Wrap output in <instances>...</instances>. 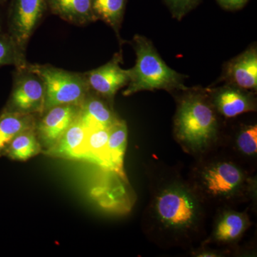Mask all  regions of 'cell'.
<instances>
[{
    "label": "cell",
    "mask_w": 257,
    "mask_h": 257,
    "mask_svg": "<svg viewBox=\"0 0 257 257\" xmlns=\"http://www.w3.org/2000/svg\"><path fill=\"white\" fill-rule=\"evenodd\" d=\"M226 76L235 87L245 90H256V49L250 48L231 60L228 64Z\"/></svg>",
    "instance_id": "obj_14"
},
{
    "label": "cell",
    "mask_w": 257,
    "mask_h": 257,
    "mask_svg": "<svg viewBox=\"0 0 257 257\" xmlns=\"http://www.w3.org/2000/svg\"><path fill=\"white\" fill-rule=\"evenodd\" d=\"M121 55L116 54L108 63L84 74L90 90L111 104L118 90L130 82L128 70L121 68Z\"/></svg>",
    "instance_id": "obj_10"
},
{
    "label": "cell",
    "mask_w": 257,
    "mask_h": 257,
    "mask_svg": "<svg viewBox=\"0 0 257 257\" xmlns=\"http://www.w3.org/2000/svg\"><path fill=\"white\" fill-rule=\"evenodd\" d=\"M219 4L228 10H237L242 8L248 0H217Z\"/></svg>",
    "instance_id": "obj_25"
},
{
    "label": "cell",
    "mask_w": 257,
    "mask_h": 257,
    "mask_svg": "<svg viewBox=\"0 0 257 257\" xmlns=\"http://www.w3.org/2000/svg\"><path fill=\"white\" fill-rule=\"evenodd\" d=\"M238 156L253 160L257 155L256 124L243 125L238 130L231 145Z\"/></svg>",
    "instance_id": "obj_21"
},
{
    "label": "cell",
    "mask_w": 257,
    "mask_h": 257,
    "mask_svg": "<svg viewBox=\"0 0 257 257\" xmlns=\"http://www.w3.org/2000/svg\"><path fill=\"white\" fill-rule=\"evenodd\" d=\"M109 128H94L87 130L84 160L109 167L107 143Z\"/></svg>",
    "instance_id": "obj_19"
},
{
    "label": "cell",
    "mask_w": 257,
    "mask_h": 257,
    "mask_svg": "<svg viewBox=\"0 0 257 257\" xmlns=\"http://www.w3.org/2000/svg\"><path fill=\"white\" fill-rule=\"evenodd\" d=\"M214 151L197 157L189 178L205 204L231 207L254 197L256 179L234 157Z\"/></svg>",
    "instance_id": "obj_2"
},
{
    "label": "cell",
    "mask_w": 257,
    "mask_h": 257,
    "mask_svg": "<svg viewBox=\"0 0 257 257\" xmlns=\"http://www.w3.org/2000/svg\"><path fill=\"white\" fill-rule=\"evenodd\" d=\"M45 89L42 79L25 67L17 68L13 91L5 110L40 116L45 106Z\"/></svg>",
    "instance_id": "obj_6"
},
{
    "label": "cell",
    "mask_w": 257,
    "mask_h": 257,
    "mask_svg": "<svg viewBox=\"0 0 257 257\" xmlns=\"http://www.w3.org/2000/svg\"><path fill=\"white\" fill-rule=\"evenodd\" d=\"M209 96L218 114L226 118L256 111V100L253 94L235 86L220 88Z\"/></svg>",
    "instance_id": "obj_11"
},
{
    "label": "cell",
    "mask_w": 257,
    "mask_h": 257,
    "mask_svg": "<svg viewBox=\"0 0 257 257\" xmlns=\"http://www.w3.org/2000/svg\"><path fill=\"white\" fill-rule=\"evenodd\" d=\"M133 46L136 52V64L133 68L128 69L130 82L123 95L155 89H188L183 84V77L166 64L151 42L136 35L134 37Z\"/></svg>",
    "instance_id": "obj_4"
},
{
    "label": "cell",
    "mask_w": 257,
    "mask_h": 257,
    "mask_svg": "<svg viewBox=\"0 0 257 257\" xmlns=\"http://www.w3.org/2000/svg\"><path fill=\"white\" fill-rule=\"evenodd\" d=\"M145 231L164 247L192 248L205 236L206 206L190 180L160 165L150 172Z\"/></svg>",
    "instance_id": "obj_1"
},
{
    "label": "cell",
    "mask_w": 257,
    "mask_h": 257,
    "mask_svg": "<svg viewBox=\"0 0 257 257\" xmlns=\"http://www.w3.org/2000/svg\"><path fill=\"white\" fill-rule=\"evenodd\" d=\"M8 0H0V4H3V3H6Z\"/></svg>",
    "instance_id": "obj_26"
},
{
    "label": "cell",
    "mask_w": 257,
    "mask_h": 257,
    "mask_svg": "<svg viewBox=\"0 0 257 257\" xmlns=\"http://www.w3.org/2000/svg\"><path fill=\"white\" fill-rule=\"evenodd\" d=\"M80 113V106H54L40 115L35 125V133L43 151L50 150L58 143Z\"/></svg>",
    "instance_id": "obj_8"
},
{
    "label": "cell",
    "mask_w": 257,
    "mask_h": 257,
    "mask_svg": "<svg viewBox=\"0 0 257 257\" xmlns=\"http://www.w3.org/2000/svg\"><path fill=\"white\" fill-rule=\"evenodd\" d=\"M49 10L62 20L76 25H84L97 20L92 0H48Z\"/></svg>",
    "instance_id": "obj_16"
},
{
    "label": "cell",
    "mask_w": 257,
    "mask_h": 257,
    "mask_svg": "<svg viewBox=\"0 0 257 257\" xmlns=\"http://www.w3.org/2000/svg\"><path fill=\"white\" fill-rule=\"evenodd\" d=\"M228 253L229 251L214 249L202 244L199 248H194L192 251V256L197 257H221L226 256Z\"/></svg>",
    "instance_id": "obj_24"
},
{
    "label": "cell",
    "mask_w": 257,
    "mask_h": 257,
    "mask_svg": "<svg viewBox=\"0 0 257 257\" xmlns=\"http://www.w3.org/2000/svg\"><path fill=\"white\" fill-rule=\"evenodd\" d=\"M127 126L124 120H118L109 128L107 143L109 168L121 176H124L123 162L127 144Z\"/></svg>",
    "instance_id": "obj_17"
},
{
    "label": "cell",
    "mask_w": 257,
    "mask_h": 257,
    "mask_svg": "<svg viewBox=\"0 0 257 257\" xmlns=\"http://www.w3.org/2000/svg\"><path fill=\"white\" fill-rule=\"evenodd\" d=\"M79 119L87 130L110 128L119 119L111 103L92 90H89L80 105Z\"/></svg>",
    "instance_id": "obj_12"
},
{
    "label": "cell",
    "mask_w": 257,
    "mask_h": 257,
    "mask_svg": "<svg viewBox=\"0 0 257 257\" xmlns=\"http://www.w3.org/2000/svg\"><path fill=\"white\" fill-rule=\"evenodd\" d=\"M27 64L25 54L19 50L11 37L0 35V67L15 65L17 68H20Z\"/></svg>",
    "instance_id": "obj_22"
},
{
    "label": "cell",
    "mask_w": 257,
    "mask_h": 257,
    "mask_svg": "<svg viewBox=\"0 0 257 257\" xmlns=\"http://www.w3.org/2000/svg\"><path fill=\"white\" fill-rule=\"evenodd\" d=\"M198 0H167L175 18L180 20L197 4Z\"/></svg>",
    "instance_id": "obj_23"
},
{
    "label": "cell",
    "mask_w": 257,
    "mask_h": 257,
    "mask_svg": "<svg viewBox=\"0 0 257 257\" xmlns=\"http://www.w3.org/2000/svg\"><path fill=\"white\" fill-rule=\"evenodd\" d=\"M28 67L43 81L45 89L43 112L54 106H80L90 90L84 74L51 65L28 64Z\"/></svg>",
    "instance_id": "obj_5"
},
{
    "label": "cell",
    "mask_w": 257,
    "mask_h": 257,
    "mask_svg": "<svg viewBox=\"0 0 257 257\" xmlns=\"http://www.w3.org/2000/svg\"><path fill=\"white\" fill-rule=\"evenodd\" d=\"M48 10V0H11L9 36L24 54L30 37Z\"/></svg>",
    "instance_id": "obj_7"
},
{
    "label": "cell",
    "mask_w": 257,
    "mask_h": 257,
    "mask_svg": "<svg viewBox=\"0 0 257 257\" xmlns=\"http://www.w3.org/2000/svg\"><path fill=\"white\" fill-rule=\"evenodd\" d=\"M250 225L247 213L231 207L221 208L216 214L210 235L202 241V244L232 246L241 239Z\"/></svg>",
    "instance_id": "obj_9"
},
{
    "label": "cell",
    "mask_w": 257,
    "mask_h": 257,
    "mask_svg": "<svg viewBox=\"0 0 257 257\" xmlns=\"http://www.w3.org/2000/svg\"><path fill=\"white\" fill-rule=\"evenodd\" d=\"M217 114L210 96L205 93L187 92L179 98L174 135L186 153L202 157L220 146Z\"/></svg>",
    "instance_id": "obj_3"
},
{
    "label": "cell",
    "mask_w": 257,
    "mask_h": 257,
    "mask_svg": "<svg viewBox=\"0 0 257 257\" xmlns=\"http://www.w3.org/2000/svg\"><path fill=\"white\" fill-rule=\"evenodd\" d=\"M37 116L3 110L0 114V157L19 135L35 128Z\"/></svg>",
    "instance_id": "obj_15"
},
{
    "label": "cell",
    "mask_w": 257,
    "mask_h": 257,
    "mask_svg": "<svg viewBox=\"0 0 257 257\" xmlns=\"http://www.w3.org/2000/svg\"><path fill=\"white\" fill-rule=\"evenodd\" d=\"M43 150L35 133V128L19 135L10 143L5 156L15 161H27L42 153Z\"/></svg>",
    "instance_id": "obj_18"
},
{
    "label": "cell",
    "mask_w": 257,
    "mask_h": 257,
    "mask_svg": "<svg viewBox=\"0 0 257 257\" xmlns=\"http://www.w3.org/2000/svg\"><path fill=\"white\" fill-rule=\"evenodd\" d=\"M127 0H92L93 13L97 20L109 25L119 35Z\"/></svg>",
    "instance_id": "obj_20"
},
{
    "label": "cell",
    "mask_w": 257,
    "mask_h": 257,
    "mask_svg": "<svg viewBox=\"0 0 257 257\" xmlns=\"http://www.w3.org/2000/svg\"><path fill=\"white\" fill-rule=\"evenodd\" d=\"M87 130L79 116L62 135L58 143L43 152L47 156L69 160H84Z\"/></svg>",
    "instance_id": "obj_13"
}]
</instances>
